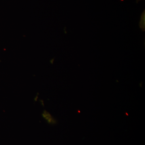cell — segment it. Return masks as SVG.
I'll list each match as a JSON object with an SVG mask.
<instances>
[{
	"instance_id": "cell-2",
	"label": "cell",
	"mask_w": 145,
	"mask_h": 145,
	"mask_svg": "<svg viewBox=\"0 0 145 145\" xmlns=\"http://www.w3.org/2000/svg\"><path fill=\"white\" fill-rule=\"evenodd\" d=\"M145 11H144V12H143L142 14V17H141V21L140 22V27H141L142 29H144V30L145 29Z\"/></svg>"
},
{
	"instance_id": "cell-1",
	"label": "cell",
	"mask_w": 145,
	"mask_h": 145,
	"mask_svg": "<svg viewBox=\"0 0 145 145\" xmlns=\"http://www.w3.org/2000/svg\"><path fill=\"white\" fill-rule=\"evenodd\" d=\"M43 116L44 118L46 120H47L48 122L50 123L54 124L55 123L56 121L54 120L53 117L50 115L48 112L47 111H45L43 113Z\"/></svg>"
},
{
	"instance_id": "cell-3",
	"label": "cell",
	"mask_w": 145,
	"mask_h": 145,
	"mask_svg": "<svg viewBox=\"0 0 145 145\" xmlns=\"http://www.w3.org/2000/svg\"><path fill=\"white\" fill-rule=\"evenodd\" d=\"M141 1V0H137V2L139 1Z\"/></svg>"
}]
</instances>
